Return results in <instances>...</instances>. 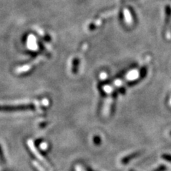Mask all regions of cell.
Instances as JSON below:
<instances>
[{
  "mask_svg": "<svg viewBox=\"0 0 171 171\" xmlns=\"http://www.w3.org/2000/svg\"><path fill=\"white\" fill-rule=\"evenodd\" d=\"M163 158H164L165 160H168V161H170V162H171V155H163Z\"/></svg>",
  "mask_w": 171,
  "mask_h": 171,
  "instance_id": "2",
  "label": "cell"
},
{
  "mask_svg": "<svg viewBox=\"0 0 171 171\" xmlns=\"http://www.w3.org/2000/svg\"><path fill=\"white\" fill-rule=\"evenodd\" d=\"M166 169H167V168H166L165 165H161L158 168H156L155 170H154L153 171H165L166 170Z\"/></svg>",
  "mask_w": 171,
  "mask_h": 171,
  "instance_id": "1",
  "label": "cell"
}]
</instances>
